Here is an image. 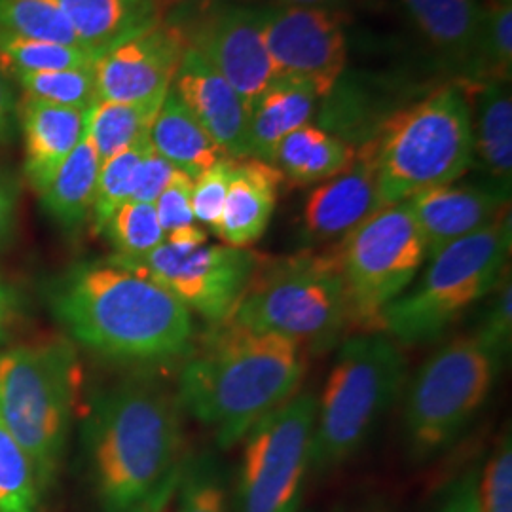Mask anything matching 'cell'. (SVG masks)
Segmentation results:
<instances>
[{
	"label": "cell",
	"instance_id": "1",
	"mask_svg": "<svg viewBox=\"0 0 512 512\" xmlns=\"http://www.w3.org/2000/svg\"><path fill=\"white\" fill-rule=\"evenodd\" d=\"M101 512H160L183 473V408L164 387L126 380L95 395L82 429Z\"/></svg>",
	"mask_w": 512,
	"mask_h": 512
},
{
	"label": "cell",
	"instance_id": "2",
	"mask_svg": "<svg viewBox=\"0 0 512 512\" xmlns=\"http://www.w3.org/2000/svg\"><path fill=\"white\" fill-rule=\"evenodd\" d=\"M50 310L74 342L126 363H164L192 353V311L143 275L112 260L82 262L59 275Z\"/></svg>",
	"mask_w": 512,
	"mask_h": 512
},
{
	"label": "cell",
	"instance_id": "3",
	"mask_svg": "<svg viewBox=\"0 0 512 512\" xmlns=\"http://www.w3.org/2000/svg\"><path fill=\"white\" fill-rule=\"evenodd\" d=\"M298 342L272 332L239 327L226 319L213 325L184 363L177 399L192 418L211 427L228 450L258 421L293 399L306 372Z\"/></svg>",
	"mask_w": 512,
	"mask_h": 512
},
{
	"label": "cell",
	"instance_id": "4",
	"mask_svg": "<svg viewBox=\"0 0 512 512\" xmlns=\"http://www.w3.org/2000/svg\"><path fill=\"white\" fill-rule=\"evenodd\" d=\"M473 128L467 92L458 86L387 118L361 148L376 171L378 209L463 177L475 158Z\"/></svg>",
	"mask_w": 512,
	"mask_h": 512
},
{
	"label": "cell",
	"instance_id": "5",
	"mask_svg": "<svg viewBox=\"0 0 512 512\" xmlns=\"http://www.w3.org/2000/svg\"><path fill=\"white\" fill-rule=\"evenodd\" d=\"M511 215L458 239L431 256L418 283L393 300L382 332L406 346L437 340L459 317L495 291L511 253Z\"/></svg>",
	"mask_w": 512,
	"mask_h": 512
},
{
	"label": "cell",
	"instance_id": "6",
	"mask_svg": "<svg viewBox=\"0 0 512 512\" xmlns=\"http://www.w3.org/2000/svg\"><path fill=\"white\" fill-rule=\"evenodd\" d=\"M406 359L385 332H361L340 348L330 370L311 442V467L325 473L353 458L395 403Z\"/></svg>",
	"mask_w": 512,
	"mask_h": 512
},
{
	"label": "cell",
	"instance_id": "7",
	"mask_svg": "<svg viewBox=\"0 0 512 512\" xmlns=\"http://www.w3.org/2000/svg\"><path fill=\"white\" fill-rule=\"evenodd\" d=\"M239 327L323 349L349 327L348 300L334 251L258 262L230 315Z\"/></svg>",
	"mask_w": 512,
	"mask_h": 512
},
{
	"label": "cell",
	"instance_id": "8",
	"mask_svg": "<svg viewBox=\"0 0 512 512\" xmlns=\"http://www.w3.org/2000/svg\"><path fill=\"white\" fill-rule=\"evenodd\" d=\"M73 353L63 346L0 351V418L31 459L42 495L54 486L71 431Z\"/></svg>",
	"mask_w": 512,
	"mask_h": 512
},
{
	"label": "cell",
	"instance_id": "9",
	"mask_svg": "<svg viewBox=\"0 0 512 512\" xmlns=\"http://www.w3.org/2000/svg\"><path fill=\"white\" fill-rule=\"evenodd\" d=\"M501 366L476 334L448 342L421 365L404 410L412 459H433L459 439L488 401Z\"/></svg>",
	"mask_w": 512,
	"mask_h": 512
},
{
	"label": "cell",
	"instance_id": "10",
	"mask_svg": "<svg viewBox=\"0 0 512 512\" xmlns=\"http://www.w3.org/2000/svg\"><path fill=\"white\" fill-rule=\"evenodd\" d=\"M348 300L349 327L382 332L385 308L418 277L427 241L408 202L368 215L334 249Z\"/></svg>",
	"mask_w": 512,
	"mask_h": 512
},
{
	"label": "cell",
	"instance_id": "11",
	"mask_svg": "<svg viewBox=\"0 0 512 512\" xmlns=\"http://www.w3.org/2000/svg\"><path fill=\"white\" fill-rule=\"evenodd\" d=\"M317 399L294 395L245 435L236 486L238 512H298L311 467Z\"/></svg>",
	"mask_w": 512,
	"mask_h": 512
},
{
	"label": "cell",
	"instance_id": "12",
	"mask_svg": "<svg viewBox=\"0 0 512 512\" xmlns=\"http://www.w3.org/2000/svg\"><path fill=\"white\" fill-rule=\"evenodd\" d=\"M114 264L143 275L173 294L188 311L211 325L224 323L236 310L260 256L230 245H198L179 249L169 243L137 260L110 258Z\"/></svg>",
	"mask_w": 512,
	"mask_h": 512
},
{
	"label": "cell",
	"instance_id": "13",
	"mask_svg": "<svg viewBox=\"0 0 512 512\" xmlns=\"http://www.w3.org/2000/svg\"><path fill=\"white\" fill-rule=\"evenodd\" d=\"M262 35L275 78L306 80L327 97L348 63L340 18L327 8L277 4L260 8Z\"/></svg>",
	"mask_w": 512,
	"mask_h": 512
},
{
	"label": "cell",
	"instance_id": "14",
	"mask_svg": "<svg viewBox=\"0 0 512 512\" xmlns=\"http://www.w3.org/2000/svg\"><path fill=\"white\" fill-rule=\"evenodd\" d=\"M186 38L188 46L224 76L251 112L275 80L260 8L217 6L194 23Z\"/></svg>",
	"mask_w": 512,
	"mask_h": 512
},
{
	"label": "cell",
	"instance_id": "15",
	"mask_svg": "<svg viewBox=\"0 0 512 512\" xmlns=\"http://www.w3.org/2000/svg\"><path fill=\"white\" fill-rule=\"evenodd\" d=\"M186 50L183 29L162 21L114 46L93 65L99 101L162 103Z\"/></svg>",
	"mask_w": 512,
	"mask_h": 512
},
{
	"label": "cell",
	"instance_id": "16",
	"mask_svg": "<svg viewBox=\"0 0 512 512\" xmlns=\"http://www.w3.org/2000/svg\"><path fill=\"white\" fill-rule=\"evenodd\" d=\"M171 90L200 122L226 158H249L251 112L236 90L202 55L188 46Z\"/></svg>",
	"mask_w": 512,
	"mask_h": 512
},
{
	"label": "cell",
	"instance_id": "17",
	"mask_svg": "<svg viewBox=\"0 0 512 512\" xmlns=\"http://www.w3.org/2000/svg\"><path fill=\"white\" fill-rule=\"evenodd\" d=\"M427 241L429 256L492 224L509 205V192L492 186L442 184L406 200Z\"/></svg>",
	"mask_w": 512,
	"mask_h": 512
},
{
	"label": "cell",
	"instance_id": "18",
	"mask_svg": "<svg viewBox=\"0 0 512 512\" xmlns=\"http://www.w3.org/2000/svg\"><path fill=\"white\" fill-rule=\"evenodd\" d=\"M374 211L376 171L370 156L359 150L342 173L311 192L304 207V234L313 243L344 239Z\"/></svg>",
	"mask_w": 512,
	"mask_h": 512
},
{
	"label": "cell",
	"instance_id": "19",
	"mask_svg": "<svg viewBox=\"0 0 512 512\" xmlns=\"http://www.w3.org/2000/svg\"><path fill=\"white\" fill-rule=\"evenodd\" d=\"M88 112L57 107L25 93L19 99V129L25 145L23 173L27 183L38 194L50 184L55 171L82 141L88 124Z\"/></svg>",
	"mask_w": 512,
	"mask_h": 512
},
{
	"label": "cell",
	"instance_id": "20",
	"mask_svg": "<svg viewBox=\"0 0 512 512\" xmlns=\"http://www.w3.org/2000/svg\"><path fill=\"white\" fill-rule=\"evenodd\" d=\"M283 175L255 158L236 160L217 236L224 245L249 249L268 230Z\"/></svg>",
	"mask_w": 512,
	"mask_h": 512
},
{
	"label": "cell",
	"instance_id": "21",
	"mask_svg": "<svg viewBox=\"0 0 512 512\" xmlns=\"http://www.w3.org/2000/svg\"><path fill=\"white\" fill-rule=\"evenodd\" d=\"M82 48L103 55L160 23L158 0H59Z\"/></svg>",
	"mask_w": 512,
	"mask_h": 512
},
{
	"label": "cell",
	"instance_id": "22",
	"mask_svg": "<svg viewBox=\"0 0 512 512\" xmlns=\"http://www.w3.org/2000/svg\"><path fill=\"white\" fill-rule=\"evenodd\" d=\"M319 93L306 80L275 78L258 97L249 122V158L272 164L277 145L308 124Z\"/></svg>",
	"mask_w": 512,
	"mask_h": 512
},
{
	"label": "cell",
	"instance_id": "23",
	"mask_svg": "<svg viewBox=\"0 0 512 512\" xmlns=\"http://www.w3.org/2000/svg\"><path fill=\"white\" fill-rule=\"evenodd\" d=\"M148 137L162 158L192 179L226 158L173 90L165 95Z\"/></svg>",
	"mask_w": 512,
	"mask_h": 512
},
{
	"label": "cell",
	"instance_id": "24",
	"mask_svg": "<svg viewBox=\"0 0 512 512\" xmlns=\"http://www.w3.org/2000/svg\"><path fill=\"white\" fill-rule=\"evenodd\" d=\"M99 169V154L84 133L71 156L55 171L54 179L40 192L42 209L63 230H78L90 217Z\"/></svg>",
	"mask_w": 512,
	"mask_h": 512
},
{
	"label": "cell",
	"instance_id": "25",
	"mask_svg": "<svg viewBox=\"0 0 512 512\" xmlns=\"http://www.w3.org/2000/svg\"><path fill=\"white\" fill-rule=\"evenodd\" d=\"M355 160V150L317 126L289 133L274 152L272 165L294 184L329 181Z\"/></svg>",
	"mask_w": 512,
	"mask_h": 512
},
{
	"label": "cell",
	"instance_id": "26",
	"mask_svg": "<svg viewBox=\"0 0 512 512\" xmlns=\"http://www.w3.org/2000/svg\"><path fill=\"white\" fill-rule=\"evenodd\" d=\"M421 33L444 54L473 59L482 25L478 0H403Z\"/></svg>",
	"mask_w": 512,
	"mask_h": 512
},
{
	"label": "cell",
	"instance_id": "27",
	"mask_svg": "<svg viewBox=\"0 0 512 512\" xmlns=\"http://www.w3.org/2000/svg\"><path fill=\"white\" fill-rule=\"evenodd\" d=\"M475 154L505 192H511L512 101L505 82L488 80L480 86Z\"/></svg>",
	"mask_w": 512,
	"mask_h": 512
},
{
	"label": "cell",
	"instance_id": "28",
	"mask_svg": "<svg viewBox=\"0 0 512 512\" xmlns=\"http://www.w3.org/2000/svg\"><path fill=\"white\" fill-rule=\"evenodd\" d=\"M160 105L162 103L99 101L88 112L86 133L92 139L101 164L148 137Z\"/></svg>",
	"mask_w": 512,
	"mask_h": 512
},
{
	"label": "cell",
	"instance_id": "29",
	"mask_svg": "<svg viewBox=\"0 0 512 512\" xmlns=\"http://www.w3.org/2000/svg\"><path fill=\"white\" fill-rule=\"evenodd\" d=\"M95 61L97 55L82 46L21 37L0 29V73L8 80L16 73L88 69Z\"/></svg>",
	"mask_w": 512,
	"mask_h": 512
},
{
	"label": "cell",
	"instance_id": "30",
	"mask_svg": "<svg viewBox=\"0 0 512 512\" xmlns=\"http://www.w3.org/2000/svg\"><path fill=\"white\" fill-rule=\"evenodd\" d=\"M150 148H152L150 137H145L101 164L95 196H93L92 213H90L93 230L97 234H101L110 217L124 203L131 200L137 169Z\"/></svg>",
	"mask_w": 512,
	"mask_h": 512
},
{
	"label": "cell",
	"instance_id": "31",
	"mask_svg": "<svg viewBox=\"0 0 512 512\" xmlns=\"http://www.w3.org/2000/svg\"><path fill=\"white\" fill-rule=\"evenodd\" d=\"M25 95L67 109L92 110L99 103L93 67L16 73L10 76Z\"/></svg>",
	"mask_w": 512,
	"mask_h": 512
},
{
	"label": "cell",
	"instance_id": "32",
	"mask_svg": "<svg viewBox=\"0 0 512 512\" xmlns=\"http://www.w3.org/2000/svg\"><path fill=\"white\" fill-rule=\"evenodd\" d=\"M0 29L21 37L82 46L59 0H0Z\"/></svg>",
	"mask_w": 512,
	"mask_h": 512
},
{
	"label": "cell",
	"instance_id": "33",
	"mask_svg": "<svg viewBox=\"0 0 512 512\" xmlns=\"http://www.w3.org/2000/svg\"><path fill=\"white\" fill-rule=\"evenodd\" d=\"M40 499L35 467L0 418V512H38Z\"/></svg>",
	"mask_w": 512,
	"mask_h": 512
},
{
	"label": "cell",
	"instance_id": "34",
	"mask_svg": "<svg viewBox=\"0 0 512 512\" xmlns=\"http://www.w3.org/2000/svg\"><path fill=\"white\" fill-rule=\"evenodd\" d=\"M110 245L114 247V258L137 260L162 245L164 228L156 215L154 203H124L112 217L105 230Z\"/></svg>",
	"mask_w": 512,
	"mask_h": 512
},
{
	"label": "cell",
	"instance_id": "35",
	"mask_svg": "<svg viewBox=\"0 0 512 512\" xmlns=\"http://www.w3.org/2000/svg\"><path fill=\"white\" fill-rule=\"evenodd\" d=\"M476 76L509 82L512 67V0H494L482 10V25L476 42Z\"/></svg>",
	"mask_w": 512,
	"mask_h": 512
},
{
	"label": "cell",
	"instance_id": "36",
	"mask_svg": "<svg viewBox=\"0 0 512 512\" xmlns=\"http://www.w3.org/2000/svg\"><path fill=\"white\" fill-rule=\"evenodd\" d=\"M177 512H232L219 459L198 454L186 459L177 484Z\"/></svg>",
	"mask_w": 512,
	"mask_h": 512
},
{
	"label": "cell",
	"instance_id": "37",
	"mask_svg": "<svg viewBox=\"0 0 512 512\" xmlns=\"http://www.w3.org/2000/svg\"><path fill=\"white\" fill-rule=\"evenodd\" d=\"M234 164L236 160L222 158L217 164L211 165L207 171H203L200 177L194 179V188H192L194 219L202 222L203 226L211 228L213 232H217L219 228Z\"/></svg>",
	"mask_w": 512,
	"mask_h": 512
},
{
	"label": "cell",
	"instance_id": "38",
	"mask_svg": "<svg viewBox=\"0 0 512 512\" xmlns=\"http://www.w3.org/2000/svg\"><path fill=\"white\" fill-rule=\"evenodd\" d=\"M482 512H512V444L507 435L499 442L478 482Z\"/></svg>",
	"mask_w": 512,
	"mask_h": 512
},
{
	"label": "cell",
	"instance_id": "39",
	"mask_svg": "<svg viewBox=\"0 0 512 512\" xmlns=\"http://www.w3.org/2000/svg\"><path fill=\"white\" fill-rule=\"evenodd\" d=\"M495 289L497 294L476 336L486 348L505 361V357L511 353L512 342V287L509 272L507 277H501Z\"/></svg>",
	"mask_w": 512,
	"mask_h": 512
},
{
	"label": "cell",
	"instance_id": "40",
	"mask_svg": "<svg viewBox=\"0 0 512 512\" xmlns=\"http://www.w3.org/2000/svg\"><path fill=\"white\" fill-rule=\"evenodd\" d=\"M192 188L194 179L177 169L160 198L154 202L156 215L165 234L196 224L192 213Z\"/></svg>",
	"mask_w": 512,
	"mask_h": 512
},
{
	"label": "cell",
	"instance_id": "41",
	"mask_svg": "<svg viewBox=\"0 0 512 512\" xmlns=\"http://www.w3.org/2000/svg\"><path fill=\"white\" fill-rule=\"evenodd\" d=\"M175 171L177 169L173 165L162 158L154 148H150L137 169L131 200L141 203L156 202Z\"/></svg>",
	"mask_w": 512,
	"mask_h": 512
},
{
	"label": "cell",
	"instance_id": "42",
	"mask_svg": "<svg viewBox=\"0 0 512 512\" xmlns=\"http://www.w3.org/2000/svg\"><path fill=\"white\" fill-rule=\"evenodd\" d=\"M478 482V471L465 473L446 490L435 512H482Z\"/></svg>",
	"mask_w": 512,
	"mask_h": 512
},
{
	"label": "cell",
	"instance_id": "43",
	"mask_svg": "<svg viewBox=\"0 0 512 512\" xmlns=\"http://www.w3.org/2000/svg\"><path fill=\"white\" fill-rule=\"evenodd\" d=\"M18 220V184L16 181L0 171V247H4L14 230Z\"/></svg>",
	"mask_w": 512,
	"mask_h": 512
},
{
	"label": "cell",
	"instance_id": "44",
	"mask_svg": "<svg viewBox=\"0 0 512 512\" xmlns=\"http://www.w3.org/2000/svg\"><path fill=\"white\" fill-rule=\"evenodd\" d=\"M18 129V99L10 80L0 73V145L12 143Z\"/></svg>",
	"mask_w": 512,
	"mask_h": 512
},
{
	"label": "cell",
	"instance_id": "45",
	"mask_svg": "<svg viewBox=\"0 0 512 512\" xmlns=\"http://www.w3.org/2000/svg\"><path fill=\"white\" fill-rule=\"evenodd\" d=\"M19 296L14 287H10L0 277V344L6 342L8 332L12 329L19 311Z\"/></svg>",
	"mask_w": 512,
	"mask_h": 512
},
{
	"label": "cell",
	"instance_id": "46",
	"mask_svg": "<svg viewBox=\"0 0 512 512\" xmlns=\"http://www.w3.org/2000/svg\"><path fill=\"white\" fill-rule=\"evenodd\" d=\"M277 4H293V6H319L332 0H275Z\"/></svg>",
	"mask_w": 512,
	"mask_h": 512
}]
</instances>
